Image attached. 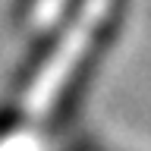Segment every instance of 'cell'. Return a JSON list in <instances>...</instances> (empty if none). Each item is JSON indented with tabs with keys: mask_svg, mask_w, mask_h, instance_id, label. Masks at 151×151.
<instances>
[{
	"mask_svg": "<svg viewBox=\"0 0 151 151\" xmlns=\"http://www.w3.org/2000/svg\"><path fill=\"white\" fill-rule=\"evenodd\" d=\"M126 9H129V0H110L107 9L101 13V19L94 22V28L88 32L82 50L76 54V63L69 66V73H66L63 85L57 88L54 107L47 113V129H54V132L63 129V126H69V120H73L76 113H79L85 94H88L94 76H98V69H101V63H104V57L110 54L113 41H116L123 22H126Z\"/></svg>",
	"mask_w": 151,
	"mask_h": 151,
	"instance_id": "1",
	"label": "cell"
},
{
	"mask_svg": "<svg viewBox=\"0 0 151 151\" xmlns=\"http://www.w3.org/2000/svg\"><path fill=\"white\" fill-rule=\"evenodd\" d=\"M88 0H63V6H60V13H57V19L47 25L44 35H38L35 41H32V47H28L25 60H22V66L16 69V79L9 82V94H6V107H3V113H0V120H6L9 113L16 110V98H22V94L35 85V79L41 76V69H44L47 63H50V57L57 54V47L63 44V38L69 35V28L76 25V19L82 16V9Z\"/></svg>",
	"mask_w": 151,
	"mask_h": 151,
	"instance_id": "2",
	"label": "cell"
}]
</instances>
